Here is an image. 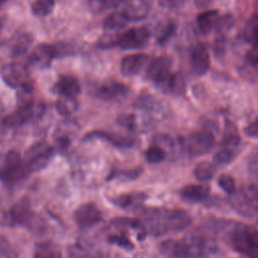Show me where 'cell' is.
<instances>
[{
	"mask_svg": "<svg viewBox=\"0 0 258 258\" xmlns=\"http://www.w3.org/2000/svg\"><path fill=\"white\" fill-rule=\"evenodd\" d=\"M145 222L152 234L160 235L185 228L190 219L183 211L157 209L145 213Z\"/></svg>",
	"mask_w": 258,
	"mask_h": 258,
	"instance_id": "obj_1",
	"label": "cell"
},
{
	"mask_svg": "<svg viewBox=\"0 0 258 258\" xmlns=\"http://www.w3.org/2000/svg\"><path fill=\"white\" fill-rule=\"evenodd\" d=\"M28 169L23 157L16 150H9L0 158V180L7 185H14L23 180Z\"/></svg>",
	"mask_w": 258,
	"mask_h": 258,
	"instance_id": "obj_2",
	"label": "cell"
},
{
	"mask_svg": "<svg viewBox=\"0 0 258 258\" xmlns=\"http://www.w3.org/2000/svg\"><path fill=\"white\" fill-rule=\"evenodd\" d=\"M158 249L165 258H195L201 253L202 243L197 240L167 239L159 244Z\"/></svg>",
	"mask_w": 258,
	"mask_h": 258,
	"instance_id": "obj_3",
	"label": "cell"
},
{
	"mask_svg": "<svg viewBox=\"0 0 258 258\" xmlns=\"http://www.w3.org/2000/svg\"><path fill=\"white\" fill-rule=\"evenodd\" d=\"M232 207L242 216L253 217L258 214V186L248 184L233 194Z\"/></svg>",
	"mask_w": 258,
	"mask_h": 258,
	"instance_id": "obj_4",
	"label": "cell"
},
{
	"mask_svg": "<svg viewBox=\"0 0 258 258\" xmlns=\"http://www.w3.org/2000/svg\"><path fill=\"white\" fill-rule=\"evenodd\" d=\"M231 243L238 253L255 254L258 252V230L248 226H240L233 231Z\"/></svg>",
	"mask_w": 258,
	"mask_h": 258,
	"instance_id": "obj_5",
	"label": "cell"
},
{
	"mask_svg": "<svg viewBox=\"0 0 258 258\" xmlns=\"http://www.w3.org/2000/svg\"><path fill=\"white\" fill-rule=\"evenodd\" d=\"M52 147L44 142L38 141L33 143L25 151L23 160L29 172L43 169L52 157Z\"/></svg>",
	"mask_w": 258,
	"mask_h": 258,
	"instance_id": "obj_6",
	"label": "cell"
},
{
	"mask_svg": "<svg viewBox=\"0 0 258 258\" xmlns=\"http://www.w3.org/2000/svg\"><path fill=\"white\" fill-rule=\"evenodd\" d=\"M44 112L43 104L36 103L33 100L25 103L20 104L18 109L13 113L7 115L3 118L2 123L3 126L7 128H15L25 124L26 122L40 117Z\"/></svg>",
	"mask_w": 258,
	"mask_h": 258,
	"instance_id": "obj_7",
	"label": "cell"
},
{
	"mask_svg": "<svg viewBox=\"0 0 258 258\" xmlns=\"http://www.w3.org/2000/svg\"><path fill=\"white\" fill-rule=\"evenodd\" d=\"M172 60L166 55H162L153 59L146 70V77L154 82L161 90H165L167 83L172 75L170 72Z\"/></svg>",
	"mask_w": 258,
	"mask_h": 258,
	"instance_id": "obj_8",
	"label": "cell"
},
{
	"mask_svg": "<svg viewBox=\"0 0 258 258\" xmlns=\"http://www.w3.org/2000/svg\"><path fill=\"white\" fill-rule=\"evenodd\" d=\"M3 82L10 88L19 89L25 85L31 84L29 80V71L26 64L19 62H9L0 70Z\"/></svg>",
	"mask_w": 258,
	"mask_h": 258,
	"instance_id": "obj_9",
	"label": "cell"
},
{
	"mask_svg": "<svg viewBox=\"0 0 258 258\" xmlns=\"http://www.w3.org/2000/svg\"><path fill=\"white\" fill-rule=\"evenodd\" d=\"M185 149L192 156L204 155L209 152L214 144L215 137L211 131L201 130L192 133L185 139Z\"/></svg>",
	"mask_w": 258,
	"mask_h": 258,
	"instance_id": "obj_10",
	"label": "cell"
},
{
	"mask_svg": "<svg viewBox=\"0 0 258 258\" xmlns=\"http://www.w3.org/2000/svg\"><path fill=\"white\" fill-rule=\"evenodd\" d=\"M149 36L150 32L146 27H132L118 35L117 46L122 49H138L148 42Z\"/></svg>",
	"mask_w": 258,
	"mask_h": 258,
	"instance_id": "obj_11",
	"label": "cell"
},
{
	"mask_svg": "<svg viewBox=\"0 0 258 258\" xmlns=\"http://www.w3.org/2000/svg\"><path fill=\"white\" fill-rule=\"evenodd\" d=\"M57 54V48L52 44L39 43L28 54L26 59L27 67L43 70L50 66L52 59Z\"/></svg>",
	"mask_w": 258,
	"mask_h": 258,
	"instance_id": "obj_12",
	"label": "cell"
},
{
	"mask_svg": "<svg viewBox=\"0 0 258 258\" xmlns=\"http://www.w3.org/2000/svg\"><path fill=\"white\" fill-rule=\"evenodd\" d=\"M74 219L81 229H88L101 222L102 212L95 204L87 203L76 209L74 212Z\"/></svg>",
	"mask_w": 258,
	"mask_h": 258,
	"instance_id": "obj_13",
	"label": "cell"
},
{
	"mask_svg": "<svg viewBox=\"0 0 258 258\" xmlns=\"http://www.w3.org/2000/svg\"><path fill=\"white\" fill-rule=\"evenodd\" d=\"M129 89L122 83L116 81H106L96 90V96L104 101H116L125 98Z\"/></svg>",
	"mask_w": 258,
	"mask_h": 258,
	"instance_id": "obj_14",
	"label": "cell"
},
{
	"mask_svg": "<svg viewBox=\"0 0 258 258\" xmlns=\"http://www.w3.org/2000/svg\"><path fill=\"white\" fill-rule=\"evenodd\" d=\"M148 55L145 53H134L126 55L120 62V71L123 76L132 77L140 73L148 63Z\"/></svg>",
	"mask_w": 258,
	"mask_h": 258,
	"instance_id": "obj_15",
	"label": "cell"
},
{
	"mask_svg": "<svg viewBox=\"0 0 258 258\" xmlns=\"http://www.w3.org/2000/svg\"><path fill=\"white\" fill-rule=\"evenodd\" d=\"M9 218L13 225L28 226L34 218V213L29 203L25 200L19 201L9 211Z\"/></svg>",
	"mask_w": 258,
	"mask_h": 258,
	"instance_id": "obj_16",
	"label": "cell"
},
{
	"mask_svg": "<svg viewBox=\"0 0 258 258\" xmlns=\"http://www.w3.org/2000/svg\"><path fill=\"white\" fill-rule=\"evenodd\" d=\"M150 11V6L146 0H126L122 10L128 21H140L145 19Z\"/></svg>",
	"mask_w": 258,
	"mask_h": 258,
	"instance_id": "obj_17",
	"label": "cell"
},
{
	"mask_svg": "<svg viewBox=\"0 0 258 258\" xmlns=\"http://www.w3.org/2000/svg\"><path fill=\"white\" fill-rule=\"evenodd\" d=\"M190 64L196 75H205L210 68V56L206 46L202 43L197 44L190 54Z\"/></svg>",
	"mask_w": 258,
	"mask_h": 258,
	"instance_id": "obj_18",
	"label": "cell"
},
{
	"mask_svg": "<svg viewBox=\"0 0 258 258\" xmlns=\"http://www.w3.org/2000/svg\"><path fill=\"white\" fill-rule=\"evenodd\" d=\"M54 91L59 96L77 98L81 94V84L72 75H61L54 85Z\"/></svg>",
	"mask_w": 258,
	"mask_h": 258,
	"instance_id": "obj_19",
	"label": "cell"
},
{
	"mask_svg": "<svg viewBox=\"0 0 258 258\" xmlns=\"http://www.w3.org/2000/svg\"><path fill=\"white\" fill-rule=\"evenodd\" d=\"M93 137L103 139L118 148H127V147H131L134 144V140L131 137L114 134L112 132H106V131H100V130L93 131L86 136V139L93 138Z\"/></svg>",
	"mask_w": 258,
	"mask_h": 258,
	"instance_id": "obj_20",
	"label": "cell"
},
{
	"mask_svg": "<svg viewBox=\"0 0 258 258\" xmlns=\"http://www.w3.org/2000/svg\"><path fill=\"white\" fill-rule=\"evenodd\" d=\"M32 41H33V37L30 33L28 32L16 33L11 38L10 45H9V50L12 57H19L24 55L28 51Z\"/></svg>",
	"mask_w": 258,
	"mask_h": 258,
	"instance_id": "obj_21",
	"label": "cell"
},
{
	"mask_svg": "<svg viewBox=\"0 0 258 258\" xmlns=\"http://www.w3.org/2000/svg\"><path fill=\"white\" fill-rule=\"evenodd\" d=\"M74 129H76V124L72 121H63L59 124L55 132V143L58 148L66 149L69 147L72 141V136L74 135L73 133L75 132Z\"/></svg>",
	"mask_w": 258,
	"mask_h": 258,
	"instance_id": "obj_22",
	"label": "cell"
},
{
	"mask_svg": "<svg viewBox=\"0 0 258 258\" xmlns=\"http://www.w3.org/2000/svg\"><path fill=\"white\" fill-rule=\"evenodd\" d=\"M33 258H62L59 247L50 241H43L36 244Z\"/></svg>",
	"mask_w": 258,
	"mask_h": 258,
	"instance_id": "obj_23",
	"label": "cell"
},
{
	"mask_svg": "<svg viewBox=\"0 0 258 258\" xmlns=\"http://www.w3.org/2000/svg\"><path fill=\"white\" fill-rule=\"evenodd\" d=\"M210 192V188L203 184H188L184 186L180 195L183 199L191 202H200L205 200Z\"/></svg>",
	"mask_w": 258,
	"mask_h": 258,
	"instance_id": "obj_24",
	"label": "cell"
},
{
	"mask_svg": "<svg viewBox=\"0 0 258 258\" xmlns=\"http://www.w3.org/2000/svg\"><path fill=\"white\" fill-rule=\"evenodd\" d=\"M218 18H219V14L217 10H207L202 12L201 14H199L197 18L199 29L204 34L211 32L214 28H216Z\"/></svg>",
	"mask_w": 258,
	"mask_h": 258,
	"instance_id": "obj_25",
	"label": "cell"
},
{
	"mask_svg": "<svg viewBox=\"0 0 258 258\" xmlns=\"http://www.w3.org/2000/svg\"><path fill=\"white\" fill-rule=\"evenodd\" d=\"M56 111L62 116H70L75 113L79 108L78 99L75 97L59 96L55 103Z\"/></svg>",
	"mask_w": 258,
	"mask_h": 258,
	"instance_id": "obj_26",
	"label": "cell"
},
{
	"mask_svg": "<svg viewBox=\"0 0 258 258\" xmlns=\"http://www.w3.org/2000/svg\"><path fill=\"white\" fill-rule=\"evenodd\" d=\"M127 19L123 15L122 11L121 12H113L109 14L103 21V27L106 30H117L120 28L125 27L127 23Z\"/></svg>",
	"mask_w": 258,
	"mask_h": 258,
	"instance_id": "obj_27",
	"label": "cell"
},
{
	"mask_svg": "<svg viewBox=\"0 0 258 258\" xmlns=\"http://www.w3.org/2000/svg\"><path fill=\"white\" fill-rule=\"evenodd\" d=\"M216 172V166L209 161H202L194 169L195 176L201 181H207L213 178Z\"/></svg>",
	"mask_w": 258,
	"mask_h": 258,
	"instance_id": "obj_28",
	"label": "cell"
},
{
	"mask_svg": "<svg viewBox=\"0 0 258 258\" xmlns=\"http://www.w3.org/2000/svg\"><path fill=\"white\" fill-rule=\"evenodd\" d=\"M54 4V0H34L31 5V12L37 17L47 16L52 12Z\"/></svg>",
	"mask_w": 258,
	"mask_h": 258,
	"instance_id": "obj_29",
	"label": "cell"
},
{
	"mask_svg": "<svg viewBox=\"0 0 258 258\" xmlns=\"http://www.w3.org/2000/svg\"><path fill=\"white\" fill-rule=\"evenodd\" d=\"M244 37L249 43H258V15L252 16L244 27Z\"/></svg>",
	"mask_w": 258,
	"mask_h": 258,
	"instance_id": "obj_30",
	"label": "cell"
},
{
	"mask_svg": "<svg viewBox=\"0 0 258 258\" xmlns=\"http://www.w3.org/2000/svg\"><path fill=\"white\" fill-rule=\"evenodd\" d=\"M235 147L230 146H223L215 155H214V162L217 164H228L230 163L236 156Z\"/></svg>",
	"mask_w": 258,
	"mask_h": 258,
	"instance_id": "obj_31",
	"label": "cell"
},
{
	"mask_svg": "<svg viewBox=\"0 0 258 258\" xmlns=\"http://www.w3.org/2000/svg\"><path fill=\"white\" fill-rule=\"evenodd\" d=\"M145 159L149 163H159L165 158V151L159 145H152L145 151Z\"/></svg>",
	"mask_w": 258,
	"mask_h": 258,
	"instance_id": "obj_32",
	"label": "cell"
},
{
	"mask_svg": "<svg viewBox=\"0 0 258 258\" xmlns=\"http://www.w3.org/2000/svg\"><path fill=\"white\" fill-rule=\"evenodd\" d=\"M156 105V101L150 95H141L135 102V107L145 111H155Z\"/></svg>",
	"mask_w": 258,
	"mask_h": 258,
	"instance_id": "obj_33",
	"label": "cell"
},
{
	"mask_svg": "<svg viewBox=\"0 0 258 258\" xmlns=\"http://www.w3.org/2000/svg\"><path fill=\"white\" fill-rule=\"evenodd\" d=\"M218 184L225 192L233 195L236 191V183L232 176L228 174H222L218 178Z\"/></svg>",
	"mask_w": 258,
	"mask_h": 258,
	"instance_id": "obj_34",
	"label": "cell"
},
{
	"mask_svg": "<svg viewBox=\"0 0 258 258\" xmlns=\"http://www.w3.org/2000/svg\"><path fill=\"white\" fill-rule=\"evenodd\" d=\"M234 25V18L231 14H225L222 17L218 18L216 29L218 32H226Z\"/></svg>",
	"mask_w": 258,
	"mask_h": 258,
	"instance_id": "obj_35",
	"label": "cell"
},
{
	"mask_svg": "<svg viewBox=\"0 0 258 258\" xmlns=\"http://www.w3.org/2000/svg\"><path fill=\"white\" fill-rule=\"evenodd\" d=\"M108 241L110 243L116 244L119 247H122L126 250H131L133 248L132 242L129 240V238L125 235H112L108 237Z\"/></svg>",
	"mask_w": 258,
	"mask_h": 258,
	"instance_id": "obj_36",
	"label": "cell"
},
{
	"mask_svg": "<svg viewBox=\"0 0 258 258\" xmlns=\"http://www.w3.org/2000/svg\"><path fill=\"white\" fill-rule=\"evenodd\" d=\"M175 30V25L172 22H168L159 32L158 36H157V41L159 43H164L166 42L174 33Z\"/></svg>",
	"mask_w": 258,
	"mask_h": 258,
	"instance_id": "obj_37",
	"label": "cell"
},
{
	"mask_svg": "<svg viewBox=\"0 0 258 258\" xmlns=\"http://www.w3.org/2000/svg\"><path fill=\"white\" fill-rule=\"evenodd\" d=\"M134 196L133 195H129V194H126V195H121L119 197H117L113 203L115 205H117L118 207H121V208H128L130 207L133 203H134Z\"/></svg>",
	"mask_w": 258,
	"mask_h": 258,
	"instance_id": "obj_38",
	"label": "cell"
},
{
	"mask_svg": "<svg viewBox=\"0 0 258 258\" xmlns=\"http://www.w3.org/2000/svg\"><path fill=\"white\" fill-rule=\"evenodd\" d=\"M117 37L118 36H114L112 35L110 32L108 34H105L103 35L98 44L100 47H112V46H115L117 45Z\"/></svg>",
	"mask_w": 258,
	"mask_h": 258,
	"instance_id": "obj_39",
	"label": "cell"
},
{
	"mask_svg": "<svg viewBox=\"0 0 258 258\" xmlns=\"http://www.w3.org/2000/svg\"><path fill=\"white\" fill-rule=\"evenodd\" d=\"M244 133L251 138H258V118L255 119L253 122L248 124L245 129Z\"/></svg>",
	"mask_w": 258,
	"mask_h": 258,
	"instance_id": "obj_40",
	"label": "cell"
},
{
	"mask_svg": "<svg viewBox=\"0 0 258 258\" xmlns=\"http://www.w3.org/2000/svg\"><path fill=\"white\" fill-rule=\"evenodd\" d=\"M246 60L248 63H250L252 66L258 64V43L254 44L253 47L247 52Z\"/></svg>",
	"mask_w": 258,
	"mask_h": 258,
	"instance_id": "obj_41",
	"label": "cell"
},
{
	"mask_svg": "<svg viewBox=\"0 0 258 258\" xmlns=\"http://www.w3.org/2000/svg\"><path fill=\"white\" fill-rule=\"evenodd\" d=\"M69 258H93L91 254L85 252V250L81 247H74L70 251Z\"/></svg>",
	"mask_w": 258,
	"mask_h": 258,
	"instance_id": "obj_42",
	"label": "cell"
},
{
	"mask_svg": "<svg viewBox=\"0 0 258 258\" xmlns=\"http://www.w3.org/2000/svg\"><path fill=\"white\" fill-rule=\"evenodd\" d=\"M214 51L217 56H221L226 52V41L224 37H220L216 39L214 45Z\"/></svg>",
	"mask_w": 258,
	"mask_h": 258,
	"instance_id": "obj_43",
	"label": "cell"
},
{
	"mask_svg": "<svg viewBox=\"0 0 258 258\" xmlns=\"http://www.w3.org/2000/svg\"><path fill=\"white\" fill-rule=\"evenodd\" d=\"M249 169L256 177H258V150L251 157V160L249 162Z\"/></svg>",
	"mask_w": 258,
	"mask_h": 258,
	"instance_id": "obj_44",
	"label": "cell"
},
{
	"mask_svg": "<svg viewBox=\"0 0 258 258\" xmlns=\"http://www.w3.org/2000/svg\"><path fill=\"white\" fill-rule=\"evenodd\" d=\"M212 2V0H195V3L198 7H206L208 6L210 3Z\"/></svg>",
	"mask_w": 258,
	"mask_h": 258,
	"instance_id": "obj_45",
	"label": "cell"
},
{
	"mask_svg": "<svg viewBox=\"0 0 258 258\" xmlns=\"http://www.w3.org/2000/svg\"><path fill=\"white\" fill-rule=\"evenodd\" d=\"M4 111H5V108H4V105L0 99V119L3 117V114H4Z\"/></svg>",
	"mask_w": 258,
	"mask_h": 258,
	"instance_id": "obj_46",
	"label": "cell"
},
{
	"mask_svg": "<svg viewBox=\"0 0 258 258\" xmlns=\"http://www.w3.org/2000/svg\"><path fill=\"white\" fill-rule=\"evenodd\" d=\"M6 1H7V0H0V7H1V6H2Z\"/></svg>",
	"mask_w": 258,
	"mask_h": 258,
	"instance_id": "obj_47",
	"label": "cell"
},
{
	"mask_svg": "<svg viewBox=\"0 0 258 258\" xmlns=\"http://www.w3.org/2000/svg\"><path fill=\"white\" fill-rule=\"evenodd\" d=\"M1 149H2V142H1V140H0V152H1Z\"/></svg>",
	"mask_w": 258,
	"mask_h": 258,
	"instance_id": "obj_48",
	"label": "cell"
}]
</instances>
